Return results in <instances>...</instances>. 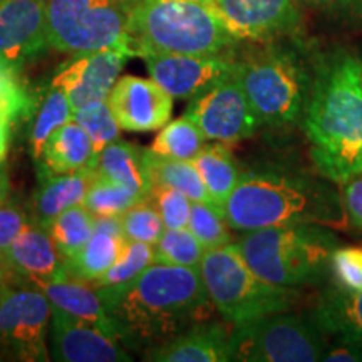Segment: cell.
<instances>
[{"label":"cell","mask_w":362,"mask_h":362,"mask_svg":"<svg viewBox=\"0 0 362 362\" xmlns=\"http://www.w3.org/2000/svg\"><path fill=\"white\" fill-rule=\"evenodd\" d=\"M98 292L119 342L141 354L205 322L215 309L197 267L155 262L119 291Z\"/></svg>","instance_id":"cell-1"},{"label":"cell","mask_w":362,"mask_h":362,"mask_svg":"<svg viewBox=\"0 0 362 362\" xmlns=\"http://www.w3.org/2000/svg\"><path fill=\"white\" fill-rule=\"evenodd\" d=\"M302 119L325 180L342 185L362 173L361 59L339 52L317 67Z\"/></svg>","instance_id":"cell-2"},{"label":"cell","mask_w":362,"mask_h":362,"mask_svg":"<svg viewBox=\"0 0 362 362\" xmlns=\"http://www.w3.org/2000/svg\"><path fill=\"white\" fill-rule=\"evenodd\" d=\"M329 181L285 171L245 173L225 203V220L243 233L287 225L342 228L349 220L341 193Z\"/></svg>","instance_id":"cell-3"},{"label":"cell","mask_w":362,"mask_h":362,"mask_svg":"<svg viewBox=\"0 0 362 362\" xmlns=\"http://www.w3.org/2000/svg\"><path fill=\"white\" fill-rule=\"evenodd\" d=\"M238 39L206 0H138L131 13V56H226Z\"/></svg>","instance_id":"cell-4"},{"label":"cell","mask_w":362,"mask_h":362,"mask_svg":"<svg viewBox=\"0 0 362 362\" xmlns=\"http://www.w3.org/2000/svg\"><path fill=\"white\" fill-rule=\"evenodd\" d=\"M235 245L259 277L298 288L324 279L339 240L329 226L287 225L247 232Z\"/></svg>","instance_id":"cell-5"},{"label":"cell","mask_w":362,"mask_h":362,"mask_svg":"<svg viewBox=\"0 0 362 362\" xmlns=\"http://www.w3.org/2000/svg\"><path fill=\"white\" fill-rule=\"evenodd\" d=\"M198 269L215 309L233 325L291 310L298 300L297 288L259 277L235 243L206 250Z\"/></svg>","instance_id":"cell-6"},{"label":"cell","mask_w":362,"mask_h":362,"mask_svg":"<svg viewBox=\"0 0 362 362\" xmlns=\"http://www.w3.org/2000/svg\"><path fill=\"white\" fill-rule=\"evenodd\" d=\"M240 86L262 124H291L304 117L312 79L296 52L267 47L237 61Z\"/></svg>","instance_id":"cell-7"},{"label":"cell","mask_w":362,"mask_h":362,"mask_svg":"<svg viewBox=\"0 0 362 362\" xmlns=\"http://www.w3.org/2000/svg\"><path fill=\"white\" fill-rule=\"evenodd\" d=\"M138 0H47L49 47L66 54L128 49ZM131 54V52H129Z\"/></svg>","instance_id":"cell-8"},{"label":"cell","mask_w":362,"mask_h":362,"mask_svg":"<svg viewBox=\"0 0 362 362\" xmlns=\"http://www.w3.org/2000/svg\"><path fill=\"white\" fill-rule=\"evenodd\" d=\"M329 344L312 317L275 312L232 330V361L315 362L322 361Z\"/></svg>","instance_id":"cell-9"},{"label":"cell","mask_w":362,"mask_h":362,"mask_svg":"<svg viewBox=\"0 0 362 362\" xmlns=\"http://www.w3.org/2000/svg\"><path fill=\"white\" fill-rule=\"evenodd\" d=\"M52 305L40 288L7 287L0 302V359L49 361Z\"/></svg>","instance_id":"cell-10"},{"label":"cell","mask_w":362,"mask_h":362,"mask_svg":"<svg viewBox=\"0 0 362 362\" xmlns=\"http://www.w3.org/2000/svg\"><path fill=\"white\" fill-rule=\"evenodd\" d=\"M185 115L198 124L206 141L233 144L250 138L262 126L235 72L189 99Z\"/></svg>","instance_id":"cell-11"},{"label":"cell","mask_w":362,"mask_h":362,"mask_svg":"<svg viewBox=\"0 0 362 362\" xmlns=\"http://www.w3.org/2000/svg\"><path fill=\"white\" fill-rule=\"evenodd\" d=\"M128 57L131 54L119 47L74 54L56 71L51 86L64 90L74 112L90 103L107 101Z\"/></svg>","instance_id":"cell-12"},{"label":"cell","mask_w":362,"mask_h":362,"mask_svg":"<svg viewBox=\"0 0 362 362\" xmlns=\"http://www.w3.org/2000/svg\"><path fill=\"white\" fill-rule=\"evenodd\" d=\"M149 78L156 81L173 99H193L235 72L237 59L230 56H187L149 54Z\"/></svg>","instance_id":"cell-13"},{"label":"cell","mask_w":362,"mask_h":362,"mask_svg":"<svg viewBox=\"0 0 362 362\" xmlns=\"http://www.w3.org/2000/svg\"><path fill=\"white\" fill-rule=\"evenodd\" d=\"M47 47V0H0V62L21 69Z\"/></svg>","instance_id":"cell-14"},{"label":"cell","mask_w":362,"mask_h":362,"mask_svg":"<svg viewBox=\"0 0 362 362\" xmlns=\"http://www.w3.org/2000/svg\"><path fill=\"white\" fill-rule=\"evenodd\" d=\"M107 101L121 129L149 133L170 123L173 98L156 81L123 76L116 81Z\"/></svg>","instance_id":"cell-15"},{"label":"cell","mask_w":362,"mask_h":362,"mask_svg":"<svg viewBox=\"0 0 362 362\" xmlns=\"http://www.w3.org/2000/svg\"><path fill=\"white\" fill-rule=\"evenodd\" d=\"M238 40H269L292 33L298 24L293 0H211Z\"/></svg>","instance_id":"cell-16"},{"label":"cell","mask_w":362,"mask_h":362,"mask_svg":"<svg viewBox=\"0 0 362 362\" xmlns=\"http://www.w3.org/2000/svg\"><path fill=\"white\" fill-rule=\"evenodd\" d=\"M51 356L54 361L59 362L133 361L119 341L54 307L51 320Z\"/></svg>","instance_id":"cell-17"},{"label":"cell","mask_w":362,"mask_h":362,"mask_svg":"<svg viewBox=\"0 0 362 362\" xmlns=\"http://www.w3.org/2000/svg\"><path fill=\"white\" fill-rule=\"evenodd\" d=\"M151 362H226L232 361V330L216 322H200L178 337L144 352Z\"/></svg>","instance_id":"cell-18"},{"label":"cell","mask_w":362,"mask_h":362,"mask_svg":"<svg viewBox=\"0 0 362 362\" xmlns=\"http://www.w3.org/2000/svg\"><path fill=\"white\" fill-rule=\"evenodd\" d=\"M6 255L22 280H29L34 287L64 274L66 259L59 252L51 232L34 221L25 225Z\"/></svg>","instance_id":"cell-19"},{"label":"cell","mask_w":362,"mask_h":362,"mask_svg":"<svg viewBox=\"0 0 362 362\" xmlns=\"http://www.w3.org/2000/svg\"><path fill=\"white\" fill-rule=\"evenodd\" d=\"M37 288L45 293L54 309L66 312L67 315L83 320V322L103 330L106 336L119 341L106 302L103 300L98 288L89 282H83V280L67 277L62 274L61 277L49 280V282L39 285Z\"/></svg>","instance_id":"cell-20"},{"label":"cell","mask_w":362,"mask_h":362,"mask_svg":"<svg viewBox=\"0 0 362 362\" xmlns=\"http://www.w3.org/2000/svg\"><path fill=\"white\" fill-rule=\"evenodd\" d=\"M126 243L119 216H96V228L93 237L64 262V275L83 282H94L106 274L123 255Z\"/></svg>","instance_id":"cell-21"},{"label":"cell","mask_w":362,"mask_h":362,"mask_svg":"<svg viewBox=\"0 0 362 362\" xmlns=\"http://www.w3.org/2000/svg\"><path fill=\"white\" fill-rule=\"evenodd\" d=\"M96 170H81L66 175L39 176V188L34 193L30 206V221L49 228L59 215L72 206L83 205Z\"/></svg>","instance_id":"cell-22"},{"label":"cell","mask_w":362,"mask_h":362,"mask_svg":"<svg viewBox=\"0 0 362 362\" xmlns=\"http://www.w3.org/2000/svg\"><path fill=\"white\" fill-rule=\"evenodd\" d=\"M98 153L86 129L74 119L54 131L37 161L39 176L96 168Z\"/></svg>","instance_id":"cell-23"},{"label":"cell","mask_w":362,"mask_h":362,"mask_svg":"<svg viewBox=\"0 0 362 362\" xmlns=\"http://www.w3.org/2000/svg\"><path fill=\"white\" fill-rule=\"evenodd\" d=\"M94 170L101 178L121 185L143 198L149 197L155 185L148 168L146 149L119 139L99 153Z\"/></svg>","instance_id":"cell-24"},{"label":"cell","mask_w":362,"mask_h":362,"mask_svg":"<svg viewBox=\"0 0 362 362\" xmlns=\"http://www.w3.org/2000/svg\"><path fill=\"white\" fill-rule=\"evenodd\" d=\"M310 317L325 336L362 342V291H347L339 285L329 288Z\"/></svg>","instance_id":"cell-25"},{"label":"cell","mask_w":362,"mask_h":362,"mask_svg":"<svg viewBox=\"0 0 362 362\" xmlns=\"http://www.w3.org/2000/svg\"><path fill=\"white\" fill-rule=\"evenodd\" d=\"M192 161L200 171L211 202L223 210L226 200L242 176L235 163L232 149L226 143L214 141L211 144H205Z\"/></svg>","instance_id":"cell-26"},{"label":"cell","mask_w":362,"mask_h":362,"mask_svg":"<svg viewBox=\"0 0 362 362\" xmlns=\"http://www.w3.org/2000/svg\"><path fill=\"white\" fill-rule=\"evenodd\" d=\"M146 161L155 183L178 189L192 202L214 203L193 161L158 156L149 148L146 149Z\"/></svg>","instance_id":"cell-27"},{"label":"cell","mask_w":362,"mask_h":362,"mask_svg":"<svg viewBox=\"0 0 362 362\" xmlns=\"http://www.w3.org/2000/svg\"><path fill=\"white\" fill-rule=\"evenodd\" d=\"M33 112L34 117L29 131V148L34 161L37 163L42 156L49 136L61 126L69 123L74 111H72L64 90L51 86L47 93L44 94L42 101L34 104Z\"/></svg>","instance_id":"cell-28"},{"label":"cell","mask_w":362,"mask_h":362,"mask_svg":"<svg viewBox=\"0 0 362 362\" xmlns=\"http://www.w3.org/2000/svg\"><path fill=\"white\" fill-rule=\"evenodd\" d=\"M205 141L198 124L185 115L163 126L149 149L158 156L192 161L205 146Z\"/></svg>","instance_id":"cell-29"},{"label":"cell","mask_w":362,"mask_h":362,"mask_svg":"<svg viewBox=\"0 0 362 362\" xmlns=\"http://www.w3.org/2000/svg\"><path fill=\"white\" fill-rule=\"evenodd\" d=\"M155 262V247L149 245V243L129 242L128 240L119 260L106 274L90 282V285L101 292L119 291V288L134 282Z\"/></svg>","instance_id":"cell-30"},{"label":"cell","mask_w":362,"mask_h":362,"mask_svg":"<svg viewBox=\"0 0 362 362\" xmlns=\"http://www.w3.org/2000/svg\"><path fill=\"white\" fill-rule=\"evenodd\" d=\"M94 228H96V216L84 205H78L59 215L47 230L51 232L62 257L71 259L83 250V247L93 237Z\"/></svg>","instance_id":"cell-31"},{"label":"cell","mask_w":362,"mask_h":362,"mask_svg":"<svg viewBox=\"0 0 362 362\" xmlns=\"http://www.w3.org/2000/svg\"><path fill=\"white\" fill-rule=\"evenodd\" d=\"M205 247L189 232V228H166L155 245V260L158 264L200 267L205 255Z\"/></svg>","instance_id":"cell-32"},{"label":"cell","mask_w":362,"mask_h":362,"mask_svg":"<svg viewBox=\"0 0 362 362\" xmlns=\"http://www.w3.org/2000/svg\"><path fill=\"white\" fill-rule=\"evenodd\" d=\"M141 200L144 198L131 189L96 175L83 205L94 216H121Z\"/></svg>","instance_id":"cell-33"},{"label":"cell","mask_w":362,"mask_h":362,"mask_svg":"<svg viewBox=\"0 0 362 362\" xmlns=\"http://www.w3.org/2000/svg\"><path fill=\"white\" fill-rule=\"evenodd\" d=\"M188 228L205 247V250L228 245L232 240L223 210L215 203L192 202Z\"/></svg>","instance_id":"cell-34"},{"label":"cell","mask_w":362,"mask_h":362,"mask_svg":"<svg viewBox=\"0 0 362 362\" xmlns=\"http://www.w3.org/2000/svg\"><path fill=\"white\" fill-rule=\"evenodd\" d=\"M72 119L79 123L90 136L96 153L103 151L107 144L119 139L121 126L117 123L110 101H96L81 107L72 115Z\"/></svg>","instance_id":"cell-35"},{"label":"cell","mask_w":362,"mask_h":362,"mask_svg":"<svg viewBox=\"0 0 362 362\" xmlns=\"http://www.w3.org/2000/svg\"><path fill=\"white\" fill-rule=\"evenodd\" d=\"M119 220L124 237L129 242H143L155 247L166 230L160 211L149 198H144L126 210Z\"/></svg>","instance_id":"cell-36"},{"label":"cell","mask_w":362,"mask_h":362,"mask_svg":"<svg viewBox=\"0 0 362 362\" xmlns=\"http://www.w3.org/2000/svg\"><path fill=\"white\" fill-rule=\"evenodd\" d=\"M148 198L160 211L166 228H187L192 211V200L187 194L166 185L155 183Z\"/></svg>","instance_id":"cell-37"},{"label":"cell","mask_w":362,"mask_h":362,"mask_svg":"<svg viewBox=\"0 0 362 362\" xmlns=\"http://www.w3.org/2000/svg\"><path fill=\"white\" fill-rule=\"evenodd\" d=\"M330 272L339 287L362 291V248L337 247L330 257Z\"/></svg>","instance_id":"cell-38"},{"label":"cell","mask_w":362,"mask_h":362,"mask_svg":"<svg viewBox=\"0 0 362 362\" xmlns=\"http://www.w3.org/2000/svg\"><path fill=\"white\" fill-rule=\"evenodd\" d=\"M27 223H30L29 215L17 203L6 202L0 206V252L7 253Z\"/></svg>","instance_id":"cell-39"},{"label":"cell","mask_w":362,"mask_h":362,"mask_svg":"<svg viewBox=\"0 0 362 362\" xmlns=\"http://www.w3.org/2000/svg\"><path fill=\"white\" fill-rule=\"evenodd\" d=\"M341 197L349 223L362 230V173L342 183Z\"/></svg>","instance_id":"cell-40"},{"label":"cell","mask_w":362,"mask_h":362,"mask_svg":"<svg viewBox=\"0 0 362 362\" xmlns=\"http://www.w3.org/2000/svg\"><path fill=\"white\" fill-rule=\"evenodd\" d=\"M327 362H359L362 361V342L352 339H336L327 347L324 359Z\"/></svg>","instance_id":"cell-41"},{"label":"cell","mask_w":362,"mask_h":362,"mask_svg":"<svg viewBox=\"0 0 362 362\" xmlns=\"http://www.w3.org/2000/svg\"><path fill=\"white\" fill-rule=\"evenodd\" d=\"M12 119L6 112H0V161H6L8 146H11Z\"/></svg>","instance_id":"cell-42"},{"label":"cell","mask_w":362,"mask_h":362,"mask_svg":"<svg viewBox=\"0 0 362 362\" xmlns=\"http://www.w3.org/2000/svg\"><path fill=\"white\" fill-rule=\"evenodd\" d=\"M0 282L11 285V287L22 282V277L13 270V267L11 265V262H8L7 255L4 252H0Z\"/></svg>","instance_id":"cell-43"},{"label":"cell","mask_w":362,"mask_h":362,"mask_svg":"<svg viewBox=\"0 0 362 362\" xmlns=\"http://www.w3.org/2000/svg\"><path fill=\"white\" fill-rule=\"evenodd\" d=\"M8 192H11V183H8V176L4 166V161H0V206L8 200Z\"/></svg>","instance_id":"cell-44"},{"label":"cell","mask_w":362,"mask_h":362,"mask_svg":"<svg viewBox=\"0 0 362 362\" xmlns=\"http://www.w3.org/2000/svg\"><path fill=\"white\" fill-rule=\"evenodd\" d=\"M315 7H339V6H349L354 4V0H304Z\"/></svg>","instance_id":"cell-45"},{"label":"cell","mask_w":362,"mask_h":362,"mask_svg":"<svg viewBox=\"0 0 362 362\" xmlns=\"http://www.w3.org/2000/svg\"><path fill=\"white\" fill-rule=\"evenodd\" d=\"M352 6H354L357 16L362 19V0H354V4H352Z\"/></svg>","instance_id":"cell-46"},{"label":"cell","mask_w":362,"mask_h":362,"mask_svg":"<svg viewBox=\"0 0 362 362\" xmlns=\"http://www.w3.org/2000/svg\"><path fill=\"white\" fill-rule=\"evenodd\" d=\"M7 287H11V285H7V284H4V282H0V302H2V297H4V293H6Z\"/></svg>","instance_id":"cell-47"},{"label":"cell","mask_w":362,"mask_h":362,"mask_svg":"<svg viewBox=\"0 0 362 362\" xmlns=\"http://www.w3.org/2000/svg\"><path fill=\"white\" fill-rule=\"evenodd\" d=\"M361 71H362V59H361Z\"/></svg>","instance_id":"cell-48"},{"label":"cell","mask_w":362,"mask_h":362,"mask_svg":"<svg viewBox=\"0 0 362 362\" xmlns=\"http://www.w3.org/2000/svg\"><path fill=\"white\" fill-rule=\"evenodd\" d=\"M206 2H211V0H206Z\"/></svg>","instance_id":"cell-49"}]
</instances>
